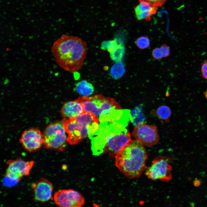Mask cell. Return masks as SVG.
Here are the masks:
<instances>
[{"label":"cell","mask_w":207,"mask_h":207,"mask_svg":"<svg viewBox=\"0 0 207 207\" xmlns=\"http://www.w3.org/2000/svg\"><path fill=\"white\" fill-rule=\"evenodd\" d=\"M34 198L36 201L45 202L53 200L52 193L53 188L52 183L48 180L41 178L31 184Z\"/></svg>","instance_id":"7c38bea8"},{"label":"cell","mask_w":207,"mask_h":207,"mask_svg":"<svg viewBox=\"0 0 207 207\" xmlns=\"http://www.w3.org/2000/svg\"><path fill=\"white\" fill-rule=\"evenodd\" d=\"M171 114L170 108L166 105L159 106L156 111V114L158 117L161 120L168 121Z\"/></svg>","instance_id":"d6986e66"},{"label":"cell","mask_w":207,"mask_h":207,"mask_svg":"<svg viewBox=\"0 0 207 207\" xmlns=\"http://www.w3.org/2000/svg\"><path fill=\"white\" fill-rule=\"evenodd\" d=\"M63 122H54L46 127L43 135V145L46 149L58 151L66 149L68 141Z\"/></svg>","instance_id":"8992f818"},{"label":"cell","mask_w":207,"mask_h":207,"mask_svg":"<svg viewBox=\"0 0 207 207\" xmlns=\"http://www.w3.org/2000/svg\"><path fill=\"white\" fill-rule=\"evenodd\" d=\"M75 101L80 104L84 111L93 114L99 123L118 120L124 115V110L116 101L101 94L83 96Z\"/></svg>","instance_id":"277c9868"},{"label":"cell","mask_w":207,"mask_h":207,"mask_svg":"<svg viewBox=\"0 0 207 207\" xmlns=\"http://www.w3.org/2000/svg\"><path fill=\"white\" fill-rule=\"evenodd\" d=\"M132 135L143 145L150 147L156 144L159 137L156 126L142 123L135 126Z\"/></svg>","instance_id":"ba28073f"},{"label":"cell","mask_w":207,"mask_h":207,"mask_svg":"<svg viewBox=\"0 0 207 207\" xmlns=\"http://www.w3.org/2000/svg\"><path fill=\"white\" fill-rule=\"evenodd\" d=\"M51 51L60 67L73 73L83 65L87 53V45L80 37L63 34L54 43Z\"/></svg>","instance_id":"7a4b0ae2"},{"label":"cell","mask_w":207,"mask_h":207,"mask_svg":"<svg viewBox=\"0 0 207 207\" xmlns=\"http://www.w3.org/2000/svg\"><path fill=\"white\" fill-rule=\"evenodd\" d=\"M124 117L99 123L97 130L89 137L91 140L93 155L99 156L107 152L110 155L115 156L132 141Z\"/></svg>","instance_id":"6da1fadb"},{"label":"cell","mask_w":207,"mask_h":207,"mask_svg":"<svg viewBox=\"0 0 207 207\" xmlns=\"http://www.w3.org/2000/svg\"><path fill=\"white\" fill-rule=\"evenodd\" d=\"M34 162L33 161H25L21 158L10 160L6 162L8 166L5 175L12 180L19 181L24 176L29 175Z\"/></svg>","instance_id":"30bf717a"},{"label":"cell","mask_w":207,"mask_h":207,"mask_svg":"<svg viewBox=\"0 0 207 207\" xmlns=\"http://www.w3.org/2000/svg\"><path fill=\"white\" fill-rule=\"evenodd\" d=\"M200 184V181L198 180H195L194 182V184L195 186H197L199 185Z\"/></svg>","instance_id":"603a6c76"},{"label":"cell","mask_w":207,"mask_h":207,"mask_svg":"<svg viewBox=\"0 0 207 207\" xmlns=\"http://www.w3.org/2000/svg\"><path fill=\"white\" fill-rule=\"evenodd\" d=\"M55 203L59 207H80L85 203V199L78 191L72 189L60 190L54 195Z\"/></svg>","instance_id":"9c48e42d"},{"label":"cell","mask_w":207,"mask_h":207,"mask_svg":"<svg viewBox=\"0 0 207 207\" xmlns=\"http://www.w3.org/2000/svg\"><path fill=\"white\" fill-rule=\"evenodd\" d=\"M125 71L124 64L121 62H116L111 68L110 73L111 76L115 79L122 77Z\"/></svg>","instance_id":"e0dca14e"},{"label":"cell","mask_w":207,"mask_h":207,"mask_svg":"<svg viewBox=\"0 0 207 207\" xmlns=\"http://www.w3.org/2000/svg\"><path fill=\"white\" fill-rule=\"evenodd\" d=\"M125 48L123 44L119 43L117 47L110 53L111 59L116 62H121L124 55Z\"/></svg>","instance_id":"ac0fdd59"},{"label":"cell","mask_w":207,"mask_h":207,"mask_svg":"<svg viewBox=\"0 0 207 207\" xmlns=\"http://www.w3.org/2000/svg\"><path fill=\"white\" fill-rule=\"evenodd\" d=\"M75 89L79 94L87 96L92 94L94 91L92 84L86 80L78 82L75 85Z\"/></svg>","instance_id":"9a60e30c"},{"label":"cell","mask_w":207,"mask_h":207,"mask_svg":"<svg viewBox=\"0 0 207 207\" xmlns=\"http://www.w3.org/2000/svg\"><path fill=\"white\" fill-rule=\"evenodd\" d=\"M99 123L93 114L85 111L64 120L63 125L68 134V142L74 145L81 141L97 130Z\"/></svg>","instance_id":"5b68a950"},{"label":"cell","mask_w":207,"mask_h":207,"mask_svg":"<svg viewBox=\"0 0 207 207\" xmlns=\"http://www.w3.org/2000/svg\"><path fill=\"white\" fill-rule=\"evenodd\" d=\"M84 111L80 104L75 100L65 103L62 108L61 113L63 118H69L79 115Z\"/></svg>","instance_id":"5bb4252c"},{"label":"cell","mask_w":207,"mask_h":207,"mask_svg":"<svg viewBox=\"0 0 207 207\" xmlns=\"http://www.w3.org/2000/svg\"><path fill=\"white\" fill-rule=\"evenodd\" d=\"M201 71L203 78L207 79V62H204L202 64Z\"/></svg>","instance_id":"7402d4cb"},{"label":"cell","mask_w":207,"mask_h":207,"mask_svg":"<svg viewBox=\"0 0 207 207\" xmlns=\"http://www.w3.org/2000/svg\"><path fill=\"white\" fill-rule=\"evenodd\" d=\"M166 0H138L139 2H144L156 7L162 6Z\"/></svg>","instance_id":"44dd1931"},{"label":"cell","mask_w":207,"mask_h":207,"mask_svg":"<svg viewBox=\"0 0 207 207\" xmlns=\"http://www.w3.org/2000/svg\"><path fill=\"white\" fill-rule=\"evenodd\" d=\"M147 157L144 145L136 140H132L115 156V165L126 177L137 178L145 169Z\"/></svg>","instance_id":"3957f363"},{"label":"cell","mask_w":207,"mask_h":207,"mask_svg":"<svg viewBox=\"0 0 207 207\" xmlns=\"http://www.w3.org/2000/svg\"><path fill=\"white\" fill-rule=\"evenodd\" d=\"M20 141L26 150L30 152H34L43 145V135L39 129H30L23 132Z\"/></svg>","instance_id":"8fae6325"},{"label":"cell","mask_w":207,"mask_h":207,"mask_svg":"<svg viewBox=\"0 0 207 207\" xmlns=\"http://www.w3.org/2000/svg\"><path fill=\"white\" fill-rule=\"evenodd\" d=\"M156 8L146 2H140L134 9L136 17L138 20L144 19L150 21L151 17L156 13Z\"/></svg>","instance_id":"4fadbf2b"},{"label":"cell","mask_w":207,"mask_h":207,"mask_svg":"<svg viewBox=\"0 0 207 207\" xmlns=\"http://www.w3.org/2000/svg\"><path fill=\"white\" fill-rule=\"evenodd\" d=\"M171 159L168 156H160L152 161L150 166L146 170L145 174L150 179L168 181L172 178L169 164Z\"/></svg>","instance_id":"52a82bcc"},{"label":"cell","mask_w":207,"mask_h":207,"mask_svg":"<svg viewBox=\"0 0 207 207\" xmlns=\"http://www.w3.org/2000/svg\"><path fill=\"white\" fill-rule=\"evenodd\" d=\"M170 53V51L168 46L164 44L160 47L154 49L152 51V55L154 59L158 60L168 56Z\"/></svg>","instance_id":"2e32d148"},{"label":"cell","mask_w":207,"mask_h":207,"mask_svg":"<svg viewBox=\"0 0 207 207\" xmlns=\"http://www.w3.org/2000/svg\"></svg>","instance_id":"d4e9b609"},{"label":"cell","mask_w":207,"mask_h":207,"mask_svg":"<svg viewBox=\"0 0 207 207\" xmlns=\"http://www.w3.org/2000/svg\"><path fill=\"white\" fill-rule=\"evenodd\" d=\"M135 44L137 47L141 49L148 48L150 45V39L145 36H141L138 38L135 41Z\"/></svg>","instance_id":"ffe728a7"},{"label":"cell","mask_w":207,"mask_h":207,"mask_svg":"<svg viewBox=\"0 0 207 207\" xmlns=\"http://www.w3.org/2000/svg\"><path fill=\"white\" fill-rule=\"evenodd\" d=\"M204 94L205 98L207 100V90L205 91L204 93Z\"/></svg>","instance_id":"cb8c5ba5"}]
</instances>
